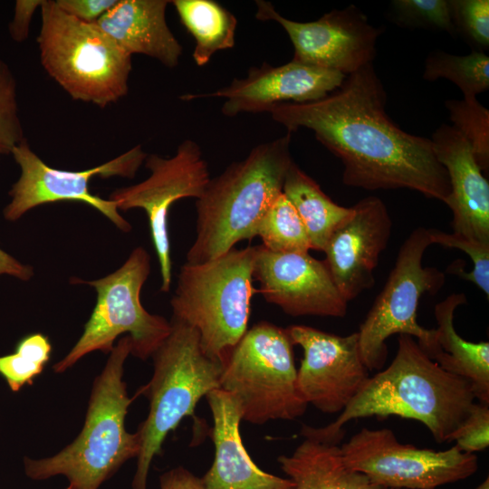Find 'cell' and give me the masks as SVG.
Listing matches in <instances>:
<instances>
[{
  "label": "cell",
  "instance_id": "1",
  "mask_svg": "<svg viewBox=\"0 0 489 489\" xmlns=\"http://www.w3.org/2000/svg\"><path fill=\"white\" fill-rule=\"evenodd\" d=\"M387 94L373 64L346 76L326 97L283 103L269 113L292 133L300 128L340 159L342 182L367 190L408 188L446 204L450 182L432 141L401 129L388 116Z\"/></svg>",
  "mask_w": 489,
  "mask_h": 489
},
{
  "label": "cell",
  "instance_id": "2",
  "mask_svg": "<svg viewBox=\"0 0 489 489\" xmlns=\"http://www.w3.org/2000/svg\"><path fill=\"white\" fill-rule=\"evenodd\" d=\"M472 383L442 369L409 335L400 334L392 362L369 377L357 396L324 427L302 425L301 436L339 445L348 422L396 416L422 423L436 442H450L452 434L475 402Z\"/></svg>",
  "mask_w": 489,
  "mask_h": 489
},
{
  "label": "cell",
  "instance_id": "3",
  "mask_svg": "<svg viewBox=\"0 0 489 489\" xmlns=\"http://www.w3.org/2000/svg\"><path fill=\"white\" fill-rule=\"evenodd\" d=\"M292 133L261 143L245 158L233 162L211 178L197 199V234L187 253L188 264L218 257L243 240L256 236L258 225L283 193L293 162Z\"/></svg>",
  "mask_w": 489,
  "mask_h": 489
},
{
  "label": "cell",
  "instance_id": "4",
  "mask_svg": "<svg viewBox=\"0 0 489 489\" xmlns=\"http://www.w3.org/2000/svg\"><path fill=\"white\" fill-rule=\"evenodd\" d=\"M131 340L122 337L94 379L85 422L76 439L58 454L42 459L24 457V471L34 480L64 475L72 489H99L128 460L138 457V433H129L125 418L133 398L128 396L123 367Z\"/></svg>",
  "mask_w": 489,
  "mask_h": 489
},
{
  "label": "cell",
  "instance_id": "5",
  "mask_svg": "<svg viewBox=\"0 0 489 489\" xmlns=\"http://www.w3.org/2000/svg\"><path fill=\"white\" fill-rule=\"evenodd\" d=\"M170 323L168 336L152 355V378L139 390L148 398L149 409L137 430L140 449L132 489H147L153 458L161 455L167 436L183 418L191 417L196 429L202 431L196 407L203 397L219 388L222 363L204 352L195 329L175 319Z\"/></svg>",
  "mask_w": 489,
  "mask_h": 489
},
{
  "label": "cell",
  "instance_id": "6",
  "mask_svg": "<svg viewBox=\"0 0 489 489\" xmlns=\"http://www.w3.org/2000/svg\"><path fill=\"white\" fill-rule=\"evenodd\" d=\"M255 252L234 247L204 263H185L177 275L172 319L195 329L204 352L222 365L247 331Z\"/></svg>",
  "mask_w": 489,
  "mask_h": 489
},
{
  "label": "cell",
  "instance_id": "7",
  "mask_svg": "<svg viewBox=\"0 0 489 489\" xmlns=\"http://www.w3.org/2000/svg\"><path fill=\"white\" fill-rule=\"evenodd\" d=\"M41 15V63L72 100L105 108L128 94L131 56L97 24L72 17L53 0L43 1Z\"/></svg>",
  "mask_w": 489,
  "mask_h": 489
},
{
  "label": "cell",
  "instance_id": "8",
  "mask_svg": "<svg viewBox=\"0 0 489 489\" xmlns=\"http://www.w3.org/2000/svg\"><path fill=\"white\" fill-rule=\"evenodd\" d=\"M292 346L286 329L260 321L230 352L219 388L236 397L242 421L263 425L294 420L305 413L308 405L297 388Z\"/></svg>",
  "mask_w": 489,
  "mask_h": 489
},
{
  "label": "cell",
  "instance_id": "9",
  "mask_svg": "<svg viewBox=\"0 0 489 489\" xmlns=\"http://www.w3.org/2000/svg\"><path fill=\"white\" fill-rule=\"evenodd\" d=\"M149 273L150 256L138 246L119 269L105 277L72 281L93 287L97 300L82 336L53 366L54 372H64L91 352L110 353L122 333L130 337V355L143 360L152 357L168 336L171 323L163 316L149 313L141 304L140 292Z\"/></svg>",
  "mask_w": 489,
  "mask_h": 489
},
{
  "label": "cell",
  "instance_id": "10",
  "mask_svg": "<svg viewBox=\"0 0 489 489\" xmlns=\"http://www.w3.org/2000/svg\"><path fill=\"white\" fill-rule=\"evenodd\" d=\"M429 245L427 228L420 226L410 233L399 248L382 291L360 326V351L369 371L383 369L388 357L386 340L394 334L416 338L432 360L439 353L436 329H426L417 321L421 296L426 292L436 294L445 283L444 273L423 267V255Z\"/></svg>",
  "mask_w": 489,
  "mask_h": 489
},
{
  "label": "cell",
  "instance_id": "11",
  "mask_svg": "<svg viewBox=\"0 0 489 489\" xmlns=\"http://www.w3.org/2000/svg\"><path fill=\"white\" fill-rule=\"evenodd\" d=\"M346 465L380 488L438 489L478 470V458L455 446L443 451L400 443L388 428H361L340 446Z\"/></svg>",
  "mask_w": 489,
  "mask_h": 489
},
{
  "label": "cell",
  "instance_id": "12",
  "mask_svg": "<svg viewBox=\"0 0 489 489\" xmlns=\"http://www.w3.org/2000/svg\"><path fill=\"white\" fill-rule=\"evenodd\" d=\"M11 155L20 167L21 174L8 192L11 200L3 210L5 220L14 222L29 210L43 204L74 201L87 204L101 212L120 230H131L130 224L121 216L116 203L92 195L89 183L94 177L133 178L148 156L141 145L100 166L81 171L48 166L32 150L25 138L13 149Z\"/></svg>",
  "mask_w": 489,
  "mask_h": 489
},
{
  "label": "cell",
  "instance_id": "13",
  "mask_svg": "<svg viewBox=\"0 0 489 489\" xmlns=\"http://www.w3.org/2000/svg\"><path fill=\"white\" fill-rule=\"evenodd\" d=\"M145 166L150 171L145 180L114 190L109 199L116 203L119 210L141 208L146 212L160 267V290L167 292L172 273L168 230L169 208L179 199L199 198L211 179L210 172L200 147L191 139L181 142L170 158L148 155Z\"/></svg>",
  "mask_w": 489,
  "mask_h": 489
},
{
  "label": "cell",
  "instance_id": "14",
  "mask_svg": "<svg viewBox=\"0 0 489 489\" xmlns=\"http://www.w3.org/2000/svg\"><path fill=\"white\" fill-rule=\"evenodd\" d=\"M255 17L278 23L294 49L292 61L345 76L372 63L381 31L350 5L333 9L313 22L301 23L280 14L270 2L256 1Z\"/></svg>",
  "mask_w": 489,
  "mask_h": 489
},
{
  "label": "cell",
  "instance_id": "15",
  "mask_svg": "<svg viewBox=\"0 0 489 489\" xmlns=\"http://www.w3.org/2000/svg\"><path fill=\"white\" fill-rule=\"evenodd\" d=\"M293 345L303 350L297 369V388L307 405L326 414L340 413L369 378L359 333L339 336L306 325L286 328Z\"/></svg>",
  "mask_w": 489,
  "mask_h": 489
},
{
  "label": "cell",
  "instance_id": "16",
  "mask_svg": "<svg viewBox=\"0 0 489 489\" xmlns=\"http://www.w3.org/2000/svg\"><path fill=\"white\" fill-rule=\"evenodd\" d=\"M253 277L266 302L292 317L342 318L348 302L323 260L309 253L279 254L256 246Z\"/></svg>",
  "mask_w": 489,
  "mask_h": 489
},
{
  "label": "cell",
  "instance_id": "17",
  "mask_svg": "<svg viewBox=\"0 0 489 489\" xmlns=\"http://www.w3.org/2000/svg\"><path fill=\"white\" fill-rule=\"evenodd\" d=\"M346 76L329 70L291 61L272 66L266 62L249 69L246 77L235 79L228 86L203 94H188L185 100L222 98V113L234 117L240 113L269 112L283 103L319 101L336 89Z\"/></svg>",
  "mask_w": 489,
  "mask_h": 489
},
{
  "label": "cell",
  "instance_id": "18",
  "mask_svg": "<svg viewBox=\"0 0 489 489\" xmlns=\"http://www.w3.org/2000/svg\"><path fill=\"white\" fill-rule=\"evenodd\" d=\"M352 209V215L333 232L322 251L323 261L348 302L373 287V273L392 228L387 206L378 197L362 198Z\"/></svg>",
  "mask_w": 489,
  "mask_h": 489
},
{
  "label": "cell",
  "instance_id": "19",
  "mask_svg": "<svg viewBox=\"0 0 489 489\" xmlns=\"http://www.w3.org/2000/svg\"><path fill=\"white\" fill-rule=\"evenodd\" d=\"M430 139L449 177L446 205L453 213V233L489 244V183L469 143L447 124L438 127Z\"/></svg>",
  "mask_w": 489,
  "mask_h": 489
},
{
  "label": "cell",
  "instance_id": "20",
  "mask_svg": "<svg viewBox=\"0 0 489 489\" xmlns=\"http://www.w3.org/2000/svg\"><path fill=\"white\" fill-rule=\"evenodd\" d=\"M213 417L210 437L214 460L201 478L206 489H294L292 481L260 469L248 454L240 433L238 399L221 388L206 397Z\"/></svg>",
  "mask_w": 489,
  "mask_h": 489
},
{
  "label": "cell",
  "instance_id": "21",
  "mask_svg": "<svg viewBox=\"0 0 489 489\" xmlns=\"http://www.w3.org/2000/svg\"><path fill=\"white\" fill-rule=\"evenodd\" d=\"M167 0H118L96 23L129 55L143 54L176 67L182 45L169 29Z\"/></svg>",
  "mask_w": 489,
  "mask_h": 489
},
{
  "label": "cell",
  "instance_id": "22",
  "mask_svg": "<svg viewBox=\"0 0 489 489\" xmlns=\"http://www.w3.org/2000/svg\"><path fill=\"white\" fill-rule=\"evenodd\" d=\"M465 293H452L435 306L439 353L433 360L445 370L468 379L475 398L489 404V343L462 338L454 327V314L466 303Z\"/></svg>",
  "mask_w": 489,
  "mask_h": 489
},
{
  "label": "cell",
  "instance_id": "23",
  "mask_svg": "<svg viewBox=\"0 0 489 489\" xmlns=\"http://www.w3.org/2000/svg\"><path fill=\"white\" fill-rule=\"evenodd\" d=\"M277 460L294 489H381L346 465L339 445L304 438L291 455Z\"/></svg>",
  "mask_w": 489,
  "mask_h": 489
},
{
  "label": "cell",
  "instance_id": "24",
  "mask_svg": "<svg viewBox=\"0 0 489 489\" xmlns=\"http://www.w3.org/2000/svg\"><path fill=\"white\" fill-rule=\"evenodd\" d=\"M283 194L302 220L313 250L322 252L333 232L353 212L352 206L345 207L333 202L294 162L285 176Z\"/></svg>",
  "mask_w": 489,
  "mask_h": 489
},
{
  "label": "cell",
  "instance_id": "25",
  "mask_svg": "<svg viewBox=\"0 0 489 489\" xmlns=\"http://www.w3.org/2000/svg\"><path fill=\"white\" fill-rule=\"evenodd\" d=\"M170 3L195 40L192 57L197 66L206 65L216 53L234 47L237 19L223 5L212 0Z\"/></svg>",
  "mask_w": 489,
  "mask_h": 489
},
{
  "label": "cell",
  "instance_id": "26",
  "mask_svg": "<svg viewBox=\"0 0 489 489\" xmlns=\"http://www.w3.org/2000/svg\"><path fill=\"white\" fill-rule=\"evenodd\" d=\"M423 78L429 82L449 80L460 89L464 99H476L489 89V57L478 50L461 56L436 51L427 57Z\"/></svg>",
  "mask_w": 489,
  "mask_h": 489
},
{
  "label": "cell",
  "instance_id": "27",
  "mask_svg": "<svg viewBox=\"0 0 489 489\" xmlns=\"http://www.w3.org/2000/svg\"><path fill=\"white\" fill-rule=\"evenodd\" d=\"M256 235L263 246L273 253H308L311 243L297 211L282 193L261 219Z\"/></svg>",
  "mask_w": 489,
  "mask_h": 489
},
{
  "label": "cell",
  "instance_id": "28",
  "mask_svg": "<svg viewBox=\"0 0 489 489\" xmlns=\"http://www.w3.org/2000/svg\"><path fill=\"white\" fill-rule=\"evenodd\" d=\"M52 344L49 338L35 332L22 338L14 353L0 356V375L13 392L32 385L49 361Z\"/></svg>",
  "mask_w": 489,
  "mask_h": 489
},
{
  "label": "cell",
  "instance_id": "29",
  "mask_svg": "<svg viewBox=\"0 0 489 489\" xmlns=\"http://www.w3.org/2000/svg\"><path fill=\"white\" fill-rule=\"evenodd\" d=\"M453 127L469 143L475 158L483 171L489 169V110L477 99L447 100Z\"/></svg>",
  "mask_w": 489,
  "mask_h": 489
},
{
  "label": "cell",
  "instance_id": "30",
  "mask_svg": "<svg viewBox=\"0 0 489 489\" xmlns=\"http://www.w3.org/2000/svg\"><path fill=\"white\" fill-rule=\"evenodd\" d=\"M392 20L399 26L456 33L451 0H394Z\"/></svg>",
  "mask_w": 489,
  "mask_h": 489
},
{
  "label": "cell",
  "instance_id": "31",
  "mask_svg": "<svg viewBox=\"0 0 489 489\" xmlns=\"http://www.w3.org/2000/svg\"><path fill=\"white\" fill-rule=\"evenodd\" d=\"M431 244L457 248L465 252L473 262L470 273H465L456 264L450 266L451 273L474 283L488 297L489 295V244L470 239L455 233H446L435 228H427Z\"/></svg>",
  "mask_w": 489,
  "mask_h": 489
},
{
  "label": "cell",
  "instance_id": "32",
  "mask_svg": "<svg viewBox=\"0 0 489 489\" xmlns=\"http://www.w3.org/2000/svg\"><path fill=\"white\" fill-rule=\"evenodd\" d=\"M24 139L16 80L8 64L0 59V160L11 155Z\"/></svg>",
  "mask_w": 489,
  "mask_h": 489
},
{
  "label": "cell",
  "instance_id": "33",
  "mask_svg": "<svg viewBox=\"0 0 489 489\" xmlns=\"http://www.w3.org/2000/svg\"><path fill=\"white\" fill-rule=\"evenodd\" d=\"M456 33L483 52L489 46V1L451 0Z\"/></svg>",
  "mask_w": 489,
  "mask_h": 489
},
{
  "label": "cell",
  "instance_id": "34",
  "mask_svg": "<svg viewBox=\"0 0 489 489\" xmlns=\"http://www.w3.org/2000/svg\"><path fill=\"white\" fill-rule=\"evenodd\" d=\"M465 453L474 454L489 446V404L475 402L468 416L452 434L450 442Z\"/></svg>",
  "mask_w": 489,
  "mask_h": 489
},
{
  "label": "cell",
  "instance_id": "35",
  "mask_svg": "<svg viewBox=\"0 0 489 489\" xmlns=\"http://www.w3.org/2000/svg\"><path fill=\"white\" fill-rule=\"evenodd\" d=\"M118 0H55L58 7L79 21L96 24Z\"/></svg>",
  "mask_w": 489,
  "mask_h": 489
},
{
  "label": "cell",
  "instance_id": "36",
  "mask_svg": "<svg viewBox=\"0 0 489 489\" xmlns=\"http://www.w3.org/2000/svg\"><path fill=\"white\" fill-rule=\"evenodd\" d=\"M44 0H17L14 5V18L8 30L11 38L16 43L25 41L29 34L30 24L38 8Z\"/></svg>",
  "mask_w": 489,
  "mask_h": 489
},
{
  "label": "cell",
  "instance_id": "37",
  "mask_svg": "<svg viewBox=\"0 0 489 489\" xmlns=\"http://www.w3.org/2000/svg\"><path fill=\"white\" fill-rule=\"evenodd\" d=\"M159 483L160 489H206L201 478L183 466L165 472Z\"/></svg>",
  "mask_w": 489,
  "mask_h": 489
},
{
  "label": "cell",
  "instance_id": "38",
  "mask_svg": "<svg viewBox=\"0 0 489 489\" xmlns=\"http://www.w3.org/2000/svg\"><path fill=\"white\" fill-rule=\"evenodd\" d=\"M34 274V267L24 264L0 248V275H8L27 282Z\"/></svg>",
  "mask_w": 489,
  "mask_h": 489
},
{
  "label": "cell",
  "instance_id": "39",
  "mask_svg": "<svg viewBox=\"0 0 489 489\" xmlns=\"http://www.w3.org/2000/svg\"><path fill=\"white\" fill-rule=\"evenodd\" d=\"M475 489H489V478L487 477Z\"/></svg>",
  "mask_w": 489,
  "mask_h": 489
},
{
  "label": "cell",
  "instance_id": "40",
  "mask_svg": "<svg viewBox=\"0 0 489 489\" xmlns=\"http://www.w3.org/2000/svg\"><path fill=\"white\" fill-rule=\"evenodd\" d=\"M65 489H72L70 485H68Z\"/></svg>",
  "mask_w": 489,
  "mask_h": 489
},
{
  "label": "cell",
  "instance_id": "41",
  "mask_svg": "<svg viewBox=\"0 0 489 489\" xmlns=\"http://www.w3.org/2000/svg\"><path fill=\"white\" fill-rule=\"evenodd\" d=\"M381 489H396V488H381Z\"/></svg>",
  "mask_w": 489,
  "mask_h": 489
}]
</instances>
